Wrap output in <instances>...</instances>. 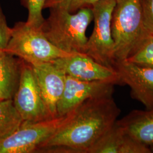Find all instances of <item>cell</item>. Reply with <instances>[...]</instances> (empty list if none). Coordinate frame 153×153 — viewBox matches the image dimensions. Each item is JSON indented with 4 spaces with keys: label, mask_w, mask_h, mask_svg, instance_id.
<instances>
[{
    "label": "cell",
    "mask_w": 153,
    "mask_h": 153,
    "mask_svg": "<svg viewBox=\"0 0 153 153\" xmlns=\"http://www.w3.org/2000/svg\"><path fill=\"white\" fill-rule=\"evenodd\" d=\"M99 1L100 0H73L69 9V11L73 13L83 7H91Z\"/></svg>",
    "instance_id": "cell-21"
},
{
    "label": "cell",
    "mask_w": 153,
    "mask_h": 153,
    "mask_svg": "<svg viewBox=\"0 0 153 153\" xmlns=\"http://www.w3.org/2000/svg\"><path fill=\"white\" fill-rule=\"evenodd\" d=\"M4 50L30 64L51 62L73 54L55 47L46 38L40 28L22 21L16 22L11 28L10 38Z\"/></svg>",
    "instance_id": "cell-4"
},
{
    "label": "cell",
    "mask_w": 153,
    "mask_h": 153,
    "mask_svg": "<svg viewBox=\"0 0 153 153\" xmlns=\"http://www.w3.org/2000/svg\"><path fill=\"white\" fill-rule=\"evenodd\" d=\"M150 150L152 151V153H153V145L150 146Z\"/></svg>",
    "instance_id": "cell-22"
},
{
    "label": "cell",
    "mask_w": 153,
    "mask_h": 153,
    "mask_svg": "<svg viewBox=\"0 0 153 153\" xmlns=\"http://www.w3.org/2000/svg\"><path fill=\"white\" fill-rule=\"evenodd\" d=\"M115 84L103 81H84L66 76L63 94L57 105V116L67 115L88 99L112 95Z\"/></svg>",
    "instance_id": "cell-9"
},
{
    "label": "cell",
    "mask_w": 153,
    "mask_h": 153,
    "mask_svg": "<svg viewBox=\"0 0 153 153\" xmlns=\"http://www.w3.org/2000/svg\"><path fill=\"white\" fill-rule=\"evenodd\" d=\"M126 61L148 67H153V34L149 33Z\"/></svg>",
    "instance_id": "cell-16"
},
{
    "label": "cell",
    "mask_w": 153,
    "mask_h": 153,
    "mask_svg": "<svg viewBox=\"0 0 153 153\" xmlns=\"http://www.w3.org/2000/svg\"><path fill=\"white\" fill-rule=\"evenodd\" d=\"M67 115L33 123H23L18 129L0 141V153H35L55 133Z\"/></svg>",
    "instance_id": "cell-7"
},
{
    "label": "cell",
    "mask_w": 153,
    "mask_h": 153,
    "mask_svg": "<svg viewBox=\"0 0 153 153\" xmlns=\"http://www.w3.org/2000/svg\"><path fill=\"white\" fill-rule=\"evenodd\" d=\"M11 28L8 25L0 4V49H5L10 38Z\"/></svg>",
    "instance_id": "cell-18"
},
{
    "label": "cell",
    "mask_w": 153,
    "mask_h": 153,
    "mask_svg": "<svg viewBox=\"0 0 153 153\" xmlns=\"http://www.w3.org/2000/svg\"><path fill=\"white\" fill-rule=\"evenodd\" d=\"M116 0H100L91 6L94 26L85 53L103 65L114 69V42L111 32L112 14Z\"/></svg>",
    "instance_id": "cell-5"
},
{
    "label": "cell",
    "mask_w": 153,
    "mask_h": 153,
    "mask_svg": "<svg viewBox=\"0 0 153 153\" xmlns=\"http://www.w3.org/2000/svg\"><path fill=\"white\" fill-rule=\"evenodd\" d=\"M116 122L138 142L149 148L153 145V108L133 110Z\"/></svg>",
    "instance_id": "cell-13"
},
{
    "label": "cell",
    "mask_w": 153,
    "mask_h": 153,
    "mask_svg": "<svg viewBox=\"0 0 153 153\" xmlns=\"http://www.w3.org/2000/svg\"><path fill=\"white\" fill-rule=\"evenodd\" d=\"M49 10L40 28L46 38L66 53H85L88 40L86 31L93 20L91 7H83L73 13L61 8Z\"/></svg>",
    "instance_id": "cell-2"
},
{
    "label": "cell",
    "mask_w": 153,
    "mask_h": 153,
    "mask_svg": "<svg viewBox=\"0 0 153 153\" xmlns=\"http://www.w3.org/2000/svg\"><path fill=\"white\" fill-rule=\"evenodd\" d=\"M22 60L0 49V100L13 99L18 88Z\"/></svg>",
    "instance_id": "cell-14"
},
{
    "label": "cell",
    "mask_w": 153,
    "mask_h": 153,
    "mask_svg": "<svg viewBox=\"0 0 153 153\" xmlns=\"http://www.w3.org/2000/svg\"><path fill=\"white\" fill-rule=\"evenodd\" d=\"M141 4L145 27L153 34V0H141Z\"/></svg>",
    "instance_id": "cell-19"
},
{
    "label": "cell",
    "mask_w": 153,
    "mask_h": 153,
    "mask_svg": "<svg viewBox=\"0 0 153 153\" xmlns=\"http://www.w3.org/2000/svg\"><path fill=\"white\" fill-rule=\"evenodd\" d=\"M23 123L13 99L0 100V141L14 133Z\"/></svg>",
    "instance_id": "cell-15"
},
{
    "label": "cell",
    "mask_w": 153,
    "mask_h": 153,
    "mask_svg": "<svg viewBox=\"0 0 153 153\" xmlns=\"http://www.w3.org/2000/svg\"><path fill=\"white\" fill-rule=\"evenodd\" d=\"M13 99L23 123H37L53 118L42 98L32 65L23 60L19 86Z\"/></svg>",
    "instance_id": "cell-6"
},
{
    "label": "cell",
    "mask_w": 153,
    "mask_h": 153,
    "mask_svg": "<svg viewBox=\"0 0 153 153\" xmlns=\"http://www.w3.org/2000/svg\"><path fill=\"white\" fill-rule=\"evenodd\" d=\"M31 65L46 107L51 116L57 117V105L65 88L66 75L52 61Z\"/></svg>",
    "instance_id": "cell-11"
},
{
    "label": "cell",
    "mask_w": 153,
    "mask_h": 153,
    "mask_svg": "<svg viewBox=\"0 0 153 153\" xmlns=\"http://www.w3.org/2000/svg\"><path fill=\"white\" fill-rule=\"evenodd\" d=\"M88 153H152L150 148L131 137L116 121Z\"/></svg>",
    "instance_id": "cell-12"
},
{
    "label": "cell",
    "mask_w": 153,
    "mask_h": 153,
    "mask_svg": "<svg viewBox=\"0 0 153 153\" xmlns=\"http://www.w3.org/2000/svg\"><path fill=\"white\" fill-rule=\"evenodd\" d=\"M66 75L84 81H103L121 85L115 69L103 65L83 53H74L52 61Z\"/></svg>",
    "instance_id": "cell-8"
},
{
    "label": "cell",
    "mask_w": 153,
    "mask_h": 153,
    "mask_svg": "<svg viewBox=\"0 0 153 153\" xmlns=\"http://www.w3.org/2000/svg\"><path fill=\"white\" fill-rule=\"evenodd\" d=\"M111 32L115 65L126 60L149 33L144 24L141 0H116Z\"/></svg>",
    "instance_id": "cell-3"
},
{
    "label": "cell",
    "mask_w": 153,
    "mask_h": 153,
    "mask_svg": "<svg viewBox=\"0 0 153 153\" xmlns=\"http://www.w3.org/2000/svg\"><path fill=\"white\" fill-rule=\"evenodd\" d=\"M73 0H47L45 4L44 9L61 8L69 11Z\"/></svg>",
    "instance_id": "cell-20"
},
{
    "label": "cell",
    "mask_w": 153,
    "mask_h": 153,
    "mask_svg": "<svg viewBox=\"0 0 153 153\" xmlns=\"http://www.w3.org/2000/svg\"><path fill=\"white\" fill-rule=\"evenodd\" d=\"M121 85L131 88V97L143 104L146 109L153 108V67L138 65L124 61L114 68Z\"/></svg>",
    "instance_id": "cell-10"
},
{
    "label": "cell",
    "mask_w": 153,
    "mask_h": 153,
    "mask_svg": "<svg viewBox=\"0 0 153 153\" xmlns=\"http://www.w3.org/2000/svg\"><path fill=\"white\" fill-rule=\"evenodd\" d=\"M47 0H20L21 5L27 9L28 17L26 23L33 27L40 28L45 19L43 10Z\"/></svg>",
    "instance_id": "cell-17"
},
{
    "label": "cell",
    "mask_w": 153,
    "mask_h": 153,
    "mask_svg": "<svg viewBox=\"0 0 153 153\" xmlns=\"http://www.w3.org/2000/svg\"><path fill=\"white\" fill-rule=\"evenodd\" d=\"M120 112L112 95L88 99L67 114L59 129L35 153H88Z\"/></svg>",
    "instance_id": "cell-1"
}]
</instances>
